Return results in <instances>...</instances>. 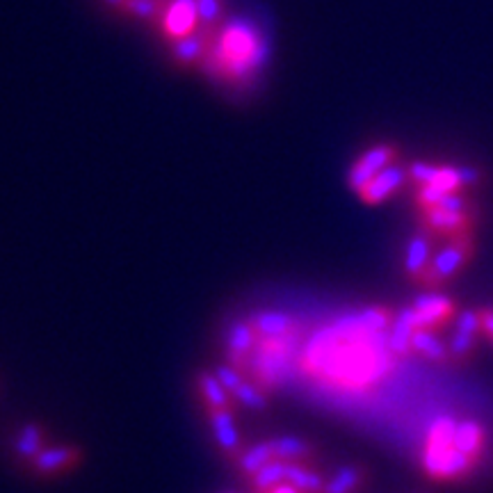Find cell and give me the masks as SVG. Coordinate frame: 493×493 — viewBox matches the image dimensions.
Masks as SVG:
<instances>
[{
    "instance_id": "d4e9b609",
    "label": "cell",
    "mask_w": 493,
    "mask_h": 493,
    "mask_svg": "<svg viewBox=\"0 0 493 493\" xmlns=\"http://www.w3.org/2000/svg\"><path fill=\"white\" fill-rule=\"evenodd\" d=\"M448 348H450L452 366L464 368L475 359V352H478V336L464 334V331H455L452 339L448 340Z\"/></svg>"
},
{
    "instance_id": "6da1fadb",
    "label": "cell",
    "mask_w": 493,
    "mask_h": 493,
    "mask_svg": "<svg viewBox=\"0 0 493 493\" xmlns=\"http://www.w3.org/2000/svg\"><path fill=\"white\" fill-rule=\"evenodd\" d=\"M475 235H461V238L443 240V244L434 254L428 272H425L420 288L423 291H441L448 281L464 272L470 261L475 259Z\"/></svg>"
},
{
    "instance_id": "52a82bcc",
    "label": "cell",
    "mask_w": 493,
    "mask_h": 493,
    "mask_svg": "<svg viewBox=\"0 0 493 493\" xmlns=\"http://www.w3.org/2000/svg\"><path fill=\"white\" fill-rule=\"evenodd\" d=\"M478 217L461 215V212H448L441 208L420 212V226L441 240L461 238V235H473Z\"/></svg>"
},
{
    "instance_id": "ffe728a7",
    "label": "cell",
    "mask_w": 493,
    "mask_h": 493,
    "mask_svg": "<svg viewBox=\"0 0 493 493\" xmlns=\"http://www.w3.org/2000/svg\"><path fill=\"white\" fill-rule=\"evenodd\" d=\"M197 389L202 395V402L206 411H215V409H233V395L222 386L215 372H199L197 375Z\"/></svg>"
},
{
    "instance_id": "8d00e7d4",
    "label": "cell",
    "mask_w": 493,
    "mask_h": 493,
    "mask_svg": "<svg viewBox=\"0 0 493 493\" xmlns=\"http://www.w3.org/2000/svg\"><path fill=\"white\" fill-rule=\"evenodd\" d=\"M105 5H110V7H114V10H119V12H123V7H126V0H104Z\"/></svg>"
},
{
    "instance_id": "5b68a950",
    "label": "cell",
    "mask_w": 493,
    "mask_h": 493,
    "mask_svg": "<svg viewBox=\"0 0 493 493\" xmlns=\"http://www.w3.org/2000/svg\"><path fill=\"white\" fill-rule=\"evenodd\" d=\"M407 183H409L407 167L399 163H393L389 164L384 172H380L375 179L368 181V183L359 190L357 197L361 199L366 206H380V203H386L389 199H393Z\"/></svg>"
},
{
    "instance_id": "603a6c76",
    "label": "cell",
    "mask_w": 493,
    "mask_h": 493,
    "mask_svg": "<svg viewBox=\"0 0 493 493\" xmlns=\"http://www.w3.org/2000/svg\"><path fill=\"white\" fill-rule=\"evenodd\" d=\"M286 482V461L281 459H272L263 466L261 470H256L254 475L250 478L251 488L256 493H270L274 487Z\"/></svg>"
},
{
    "instance_id": "4316f807",
    "label": "cell",
    "mask_w": 493,
    "mask_h": 493,
    "mask_svg": "<svg viewBox=\"0 0 493 493\" xmlns=\"http://www.w3.org/2000/svg\"><path fill=\"white\" fill-rule=\"evenodd\" d=\"M174 60L183 62V64H192V62L202 60L203 53H206V42H203L202 35H188L183 39H176L174 48Z\"/></svg>"
},
{
    "instance_id": "484cf974",
    "label": "cell",
    "mask_w": 493,
    "mask_h": 493,
    "mask_svg": "<svg viewBox=\"0 0 493 493\" xmlns=\"http://www.w3.org/2000/svg\"><path fill=\"white\" fill-rule=\"evenodd\" d=\"M233 402H238L240 407L250 409V411H263L268 409V395H265L263 386L254 384V381L244 380L242 386L233 393Z\"/></svg>"
},
{
    "instance_id": "74e56055",
    "label": "cell",
    "mask_w": 493,
    "mask_h": 493,
    "mask_svg": "<svg viewBox=\"0 0 493 493\" xmlns=\"http://www.w3.org/2000/svg\"><path fill=\"white\" fill-rule=\"evenodd\" d=\"M222 493H235V491H222Z\"/></svg>"
},
{
    "instance_id": "9c48e42d",
    "label": "cell",
    "mask_w": 493,
    "mask_h": 493,
    "mask_svg": "<svg viewBox=\"0 0 493 493\" xmlns=\"http://www.w3.org/2000/svg\"><path fill=\"white\" fill-rule=\"evenodd\" d=\"M416 329H420V324L414 306H402V309L393 315V322H390L389 331H386V350H389L393 357L399 359L414 354L411 340H414Z\"/></svg>"
},
{
    "instance_id": "2e32d148",
    "label": "cell",
    "mask_w": 493,
    "mask_h": 493,
    "mask_svg": "<svg viewBox=\"0 0 493 493\" xmlns=\"http://www.w3.org/2000/svg\"><path fill=\"white\" fill-rule=\"evenodd\" d=\"M274 450V459H281L292 464V461H300V464H309L315 459V446L309 443L306 439L295 437V434H279V437L270 439Z\"/></svg>"
},
{
    "instance_id": "9a60e30c",
    "label": "cell",
    "mask_w": 493,
    "mask_h": 493,
    "mask_svg": "<svg viewBox=\"0 0 493 493\" xmlns=\"http://www.w3.org/2000/svg\"><path fill=\"white\" fill-rule=\"evenodd\" d=\"M411 348H414V354L423 357L425 361H432L437 366H452L450 348L434 329H416Z\"/></svg>"
},
{
    "instance_id": "7c38bea8",
    "label": "cell",
    "mask_w": 493,
    "mask_h": 493,
    "mask_svg": "<svg viewBox=\"0 0 493 493\" xmlns=\"http://www.w3.org/2000/svg\"><path fill=\"white\" fill-rule=\"evenodd\" d=\"M160 15H163V33L174 39V42L192 35L194 25L199 21L194 0H170L167 10L163 5Z\"/></svg>"
},
{
    "instance_id": "4dcf8cb0",
    "label": "cell",
    "mask_w": 493,
    "mask_h": 493,
    "mask_svg": "<svg viewBox=\"0 0 493 493\" xmlns=\"http://www.w3.org/2000/svg\"><path fill=\"white\" fill-rule=\"evenodd\" d=\"M455 331H464V334L473 336L482 334V315H479V309L459 311L455 318Z\"/></svg>"
},
{
    "instance_id": "5bb4252c",
    "label": "cell",
    "mask_w": 493,
    "mask_h": 493,
    "mask_svg": "<svg viewBox=\"0 0 493 493\" xmlns=\"http://www.w3.org/2000/svg\"><path fill=\"white\" fill-rule=\"evenodd\" d=\"M250 322L261 340L291 339V334L297 329L295 318H291V315L286 313H279V311H261V313L251 315Z\"/></svg>"
},
{
    "instance_id": "277c9868",
    "label": "cell",
    "mask_w": 493,
    "mask_h": 493,
    "mask_svg": "<svg viewBox=\"0 0 493 493\" xmlns=\"http://www.w3.org/2000/svg\"><path fill=\"white\" fill-rule=\"evenodd\" d=\"M411 306H414L416 315H419L420 329L443 331L457 318L455 300L439 291H425L423 295H419L411 301Z\"/></svg>"
},
{
    "instance_id": "7402d4cb",
    "label": "cell",
    "mask_w": 493,
    "mask_h": 493,
    "mask_svg": "<svg viewBox=\"0 0 493 493\" xmlns=\"http://www.w3.org/2000/svg\"><path fill=\"white\" fill-rule=\"evenodd\" d=\"M286 482L300 488L301 493H322L324 484H327V475L320 473L318 468H311L309 464H300V461H286Z\"/></svg>"
},
{
    "instance_id": "83f0119b",
    "label": "cell",
    "mask_w": 493,
    "mask_h": 493,
    "mask_svg": "<svg viewBox=\"0 0 493 493\" xmlns=\"http://www.w3.org/2000/svg\"><path fill=\"white\" fill-rule=\"evenodd\" d=\"M437 208H441V211H448V212H461V215L478 217V206H475V202L464 192V190H461V192L446 194Z\"/></svg>"
},
{
    "instance_id": "f35d334b",
    "label": "cell",
    "mask_w": 493,
    "mask_h": 493,
    "mask_svg": "<svg viewBox=\"0 0 493 493\" xmlns=\"http://www.w3.org/2000/svg\"><path fill=\"white\" fill-rule=\"evenodd\" d=\"M163 3H164V0H163Z\"/></svg>"
},
{
    "instance_id": "7a4b0ae2",
    "label": "cell",
    "mask_w": 493,
    "mask_h": 493,
    "mask_svg": "<svg viewBox=\"0 0 493 493\" xmlns=\"http://www.w3.org/2000/svg\"><path fill=\"white\" fill-rule=\"evenodd\" d=\"M478 461L473 457L452 448L423 446L420 452V468L434 482H461L475 470Z\"/></svg>"
},
{
    "instance_id": "d6a6232c",
    "label": "cell",
    "mask_w": 493,
    "mask_h": 493,
    "mask_svg": "<svg viewBox=\"0 0 493 493\" xmlns=\"http://www.w3.org/2000/svg\"><path fill=\"white\" fill-rule=\"evenodd\" d=\"M194 5H197V19L202 24L211 25L215 21H220L222 16V0H194Z\"/></svg>"
},
{
    "instance_id": "836d02e7",
    "label": "cell",
    "mask_w": 493,
    "mask_h": 493,
    "mask_svg": "<svg viewBox=\"0 0 493 493\" xmlns=\"http://www.w3.org/2000/svg\"><path fill=\"white\" fill-rule=\"evenodd\" d=\"M459 176H461V190L466 188H478L484 183V172L475 164H459Z\"/></svg>"
},
{
    "instance_id": "1f68e13d",
    "label": "cell",
    "mask_w": 493,
    "mask_h": 493,
    "mask_svg": "<svg viewBox=\"0 0 493 493\" xmlns=\"http://www.w3.org/2000/svg\"><path fill=\"white\" fill-rule=\"evenodd\" d=\"M215 377L222 381V386H224V389L229 390L231 395H233L235 390H238L240 386H242V381H244V377H242V372H240V368L231 366V363H222V366H217L215 368Z\"/></svg>"
},
{
    "instance_id": "f1b7e54d",
    "label": "cell",
    "mask_w": 493,
    "mask_h": 493,
    "mask_svg": "<svg viewBox=\"0 0 493 493\" xmlns=\"http://www.w3.org/2000/svg\"><path fill=\"white\" fill-rule=\"evenodd\" d=\"M407 172H409V181L419 188V185L432 183L434 176H437V172H439V164L428 163V160H416V163L409 164Z\"/></svg>"
},
{
    "instance_id": "e575fe53",
    "label": "cell",
    "mask_w": 493,
    "mask_h": 493,
    "mask_svg": "<svg viewBox=\"0 0 493 493\" xmlns=\"http://www.w3.org/2000/svg\"><path fill=\"white\" fill-rule=\"evenodd\" d=\"M479 315H482V334L493 345V309H479Z\"/></svg>"
},
{
    "instance_id": "30bf717a",
    "label": "cell",
    "mask_w": 493,
    "mask_h": 493,
    "mask_svg": "<svg viewBox=\"0 0 493 493\" xmlns=\"http://www.w3.org/2000/svg\"><path fill=\"white\" fill-rule=\"evenodd\" d=\"M83 459V450L75 446H53L44 448L33 461H30V470L39 478H53V475H62L66 470L75 468Z\"/></svg>"
},
{
    "instance_id": "44dd1931",
    "label": "cell",
    "mask_w": 493,
    "mask_h": 493,
    "mask_svg": "<svg viewBox=\"0 0 493 493\" xmlns=\"http://www.w3.org/2000/svg\"><path fill=\"white\" fill-rule=\"evenodd\" d=\"M272 459H274L272 443H270V439H265V441H259V443H254V446L240 450L238 455L233 457V464L240 475H244V478L250 479L256 470H261L265 464H268V461H272Z\"/></svg>"
},
{
    "instance_id": "e0dca14e",
    "label": "cell",
    "mask_w": 493,
    "mask_h": 493,
    "mask_svg": "<svg viewBox=\"0 0 493 493\" xmlns=\"http://www.w3.org/2000/svg\"><path fill=\"white\" fill-rule=\"evenodd\" d=\"M44 448H46V429L39 423H24L12 441L15 457L24 464H30Z\"/></svg>"
},
{
    "instance_id": "4fadbf2b",
    "label": "cell",
    "mask_w": 493,
    "mask_h": 493,
    "mask_svg": "<svg viewBox=\"0 0 493 493\" xmlns=\"http://www.w3.org/2000/svg\"><path fill=\"white\" fill-rule=\"evenodd\" d=\"M259 336H256L254 327L250 320H240L233 322L226 334V354H229V363L235 368H242L251 361Z\"/></svg>"
},
{
    "instance_id": "cb8c5ba5",
    "label": "cell",
    "mask_w": 493,
    "mask_h": 493,
    "mask_svg": "<svg viewBox=\"0 0 493 493\" xmlns=\"http://www.w3.org/2000/svg\"><path fill=\"white\" fill-rule=\"evenodd\" d=\"M457 423L452 416H439V419L432 420V425L428 428V434H425V446L434 448H452L455 446V432Z\"/></svg>"
},
{
    "instance_id": "3957f363",
    "label": "cell",
    "mask_w": 493,
    "mask_h": 493,
    "mask_svg": "<svg viewBox=\"0 0 493 493\" xmlns=\"http://www.w3.org/2000/svg\"><path fill=\"white\" fill-rule=\"evenodd\" d=\"M399 151L395 149V144H389V142H381V144L370 146V149L363 151L354 164L348 172V188L352 192H359L368 181L375 179L380 172H384L389 164L398 163Z\"/></svg>"
},
{
    "instance_id": "d6986e66",
    "label": "cell",
    "mask_w": 493,
    "mask_h": 493,
    "mask_svg": "<svg viewBox=\"0 0 493 493\" xmlns=\"http://www.w3.org/2000/svg\"><path fill=\"white\" fill-rule=\"evenodd\" d=\"M484 446H487V432H484L482 425L473 419H466L457 423L455 432V448L464 455L473 457L475 461H479L482 457Z\"/></svg>"
},
{
    "instance_id": "8992f818",
    "label": "cell",
    "mask_w": 493,
    "mask_h": 493,
    "mask_svg": "<svg viewBox=\"0 0 493 493\" xmlns=\"http://www.w3.org/2000/svg\"><path fill=\"white\" fill-rule=\"evenodd\" d=\"M434 244H437V235L429 233L428 229L416 231V233L409 238L402 261V270L404 274H407L409 281H414L420 286L429 263H432L434 254H437V251H434Z\"/></svg>"
},
{
    "instance_id": "ba28073f",
    "label": "cell",
    "mask_w": 493,
    "mask_h": 493,
    "mask_svg": "<svg viewBox=\"0 0 493 493\" xmlns=\"http://www.w3.org/2000/svg\"><path fill=\"white\" fill-rule=\"evenodd\" d=\"M222 55H224V64L231 66L235 75L242 69H251L256 64L254 35L242 25L229 28L222 39Z\"/></svg>"
},
{
    "instance_id": "8fae6325",
    "label": "cell",
    "mask_w": 493,
    "mask_h": 493,
    "mask_svg": "<svg viewBox=\"0 0 493 493\" xmlns=\"http://www.w3.org/2000/svg\"><path fill=\"white\" fill-rule=\"evenodd\" d=\"M206 414L212 439H215V446L220 448L226 457L233 459V457L242 450V437H240L238 423H235L233 409H215V411H206Z\"/></svg>"
},
{
    "instance_id": "d590c367",
    "label": "cell",
    "mask_w": 493,
    "mask_h": 493,
    "mask_svg": "<svg viewBox=\"0 0 493 493\" xmlns=\"http://www.w3.org/2000/svg\"><path fill=\"white\" fill-rule=\"evenodd\" d=\"M270 493H301V491H300V488L292 487V484L283 482V484H279V487H274Z\"/></svg>"
},
{
    "instance_id": "ac0fdd59",
    "label": "cell",
    "mask_w": 493,
    "mask_h": 493,
    "mask_svg": "<svg viewBox=\"0 0 493 493\" xmlns=\"http://www.w3.org/2000/svg\"><path fill=\"white\" fill-rule=\"evenodd\" d=\"M368 468L361 464H345L339 466L334 473L327 478L322 493H357L359 488L366 487Z\"/></svg>"
},
{
    "instance_id": "f546056e",
    "label": "cell",
    "mask_w": 493,
    "mask_h": 493,
    "mask_svg": "<svg viewBox=\"0 0 493 493\" xmlns=\"http://www.w3.org/2000/svg\"><path fill=\"white\" fill-rule=\"evenodd\" d=\"M123 12L135 19H155L163 12V0H126Z\"/></svg>"
}]
</instances>
